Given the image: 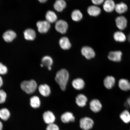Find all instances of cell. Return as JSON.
<instances>
[{
	"instance_id": "6da1fadb",
	"label": "cell",
	"mask_w": 130,
	"mask_h": 130,
	"mask_svg": "<svg viewBox=\"0 0 130 130\" xmlns=\"http://www.w3.org/2000/svg\"><path fill=\"white\" fill-rule=\"evenodd\" d=\"M69 78V73L66 69L60 70L57 73L55 80L62 91L66 90Z\"/></svg>"
},
{
	"instance_id": "7a4b0ae2",
	"label": "cell",
	"mask_w": 130,
	"mask_h": 130,
	"mask_svg": "<svg viewBox=\"0 0 130 130\" xmlns=\"http://www.w3.org/2000/svg\"><path fill=\"white\" fill-rule=\"evenodd\" d=\"M21 89L26 93L31 94L34 93L37 88V84L33 79L29 81H24L21 84Z\"/></svg>"
},
{
	"instance_id": "3957f363",
	"label": "cell",
	"mask_w": 130,
	"mask_h": 130,
	"mask_svg": "<svg viewBox=\"0 0 130 130\" xmlns=\"http://www.w3.org/2000/svg\"><path fill=\"white\" fill-rule=\"evenodd\" d=\"M94 122L91 119L85 117L81 119L80 121V126L84 130H89L93 127Z\"/></svg>"
},
{
	"instance_id": "277c9868",
	"label": "cell",
	"mask_w": 130,
	"mask_h": 130,
	"mask_svg": "<svg viewBox=\"0 0 130 130\" xmlns=\"http://www.w3.org/2000/svg\"><path fill=\"white\" fill-rule=\"evenodd\" d=\"M55 27L57 31L61 34H65L68 29V24L64 20H59L56 22Z\"/></svg>"
},
{
	"instance_id": "5b68a950",
	"label": "cell",
	"mask_w": 130,
	"mask_h": 130,
	"mask_svg": "<svg viewBox=\"0 0 130 130\" xmlns=\"http://www.w3.org/2000/svg\"><path fill=\"white\" fill-rule=\"evenodd\" d=\"M38 31L41 33H45L48 31L50 27V24L46 21H39L37 23Z\"/></svg>"
},
{
	"instance_id": "8992f818",
	"label": "cell",
	"mask_w": 130,
	"mask_h": 130,
	"mask_svg": "<svg viewBox=\"0 0 130 130\" xmlns=\"http://www.w3.org/2000/svg\"><path fill=\"white\" fill-rule=\"evenodd\" d=\"M81 53L86 59H90L95 57V53L92 48L88 46H85L82 48Z\"/></svg>"
},
{
	"instance_id": "52a82bcc",
	"label": "cell",
	"mask_w": 130,
	"mask_h": 130,
	"mask_svg": "<svg viewBox=\"0 0 130 130\" xmlns=\"http://www.w3.org/2000/svg\"><path fill=\"white\" fill-rule=\"evenodd\" d=\"M122 55V53L121 51H111L109 53L108 57L110 61L120 62L121 60Z\"/></svg>"
},
{
	"instance_id": "ba28073f",
	"label": "cell",
	"mask_w": 130,
	"mask_h": 130,
	"mask_svg": "<svg viewBox=\"0 0 130 130\" xmlns=\"http://www.w3.org/2000/svg\"><path fill=\"white\" fill-rule=\"evenodd\" d=\"M117 26L120 30H123L126 28L127 22L125 17L120 16L117 17L115 20Z\"/></svg>"
},
{
	"instance_id": "9c48e42d",
	"label": "cell",
	"mask_w": 130,
	"mask_h": 130,
	"mask_svg": "<svg viewBox=\"0 0 130 130\" xmlns=\"http://www.w3.org/2000/svg\"><path fill=\"white\" fill-rule=\"evenodd\" d=\"M43 118L45 123L48 125L53 123L56 119L54 114L52 112L50 111L45 112L43 113Z\"/></svg>"
},
{
	"instance_id": "30bf717a",
	"label": "cell",
	"mask_w": 130,
	"mask_h": 130,
	"mask_svg": "<svg viewBox=\"0 0 130 130\" xmlns=\"http://www.w3.org/2000/svg\"><path fill=\"white\" fill-rule=\"evenodd\" d=\"M102 105L101 102L97 99H94L90 103V108L94 112L97 113L101 110Z\"/></svg>"
},
{
	"instance_id": "8fae6325",
	"label": "cell",
	"mask_w": 130,
	"mask_h": 130,
	"mask_svg": "<svg viewBox=\"0 0 130 130\" xmlns=\"http://www.w3.org/2000/svg\"><path fill=\"white\" fill-rule=\"evenodd\" d=\"M16 33L14 31L9 30L3 34V37L5 41L9 43L12 41L16 38Z\"/></svg>"
},
{
	"instance_id": "7c38bea8",
	"label": "cell",
	"mask_w": 130,
	"mask_h": 130,
	"mask_svg": "<svg viewBox=\"0 0 130 130\" xmlns=\"http://www.w3.org/2000/svg\"><path fill=\"white\" fill-rule=\"evenodd\" d=\"M115 83V78L112 76H107L104 79V85L106 88L108 89H111L112 88Z\"/></svg>"
},
{
	"instance_id": "4fadbf2b",
	"label": "cell",
	"mask_w": 130,
	"mask_h": 130,
	"mask_svg": "<svg viewBox=\"0 0 130 130\" xmlns=\"http://www.w3.org/2000/svg\"><path fill=\"white\" fill-rule=\"evenodd\" d=\"M115 5L113 0H106L103 5V9L106 12H111L115 9Z\"/></svg>"
},
{
	"instance_id": "5bb4252c",
	"label": "cell",
	"mask_w": 130,
	"mask_h": 130,
	"mask_svg": "<svg viewBox=\"0 0 130 130\" xmlns=\"http://www.w3.org/2000/svg\"><path fill=\"white\" fill-rule=\"evenodd\" d=\"M24 35L25 39L28 41L33 40L36 37V33L35 30L30 28L26 29L24 31Z\"/></svg>"
},
{
	"instance_id": "9a60e30c",
	"label": "cell",
	"mask_w": 130,
	"mask_h": 130,
	"mask_svg": "<svg viewBox=\"0 0 130 130\" xmlns=\"http://www.w3.org/2000/svg\"><path fill=\"white\" fill-rule=\"evenodd\" d=\"M38 89L40 94L43 96H48L51 93L50 87L46 84L40 85L39 86Z\"/></svg>"
},
{
	"instance_id": "2e32d148",
	"label": "cell",
	"mask_w": 130,
	"mask_h": 130,
	"mask_svg": "<svg viewBox=\"0 0 130 130\" xmlns=\"http://www.w3.org/2000/svg\"><path fill=\"white\" fill-rule=\"evenodd\" d=\"M118 86L120 88L124 91L130 90V82L127 79H120L118 82Z\"/></svg>"
},
{
	"instance_id": "e0dca14e",
	"label": "cell",
	"mask_w": 130,
	"mask_h": 130,
	"mask_svg": "<svg viewBox=\"0 0 130 130\" xmlns=\"http://www.w3.org/2000/svg\"><path fill=\"white\" fill-rule=\"evenodd\" d=\"M62 121L64 123H69L70 122H74L75 118L73 113L70 112H66L61 115Z\"/></svg>"
},
{
	"instance_id": "ac0fdd59",
	"label": "cell",
	"mask_w": 130,
	"mask_h": 130,
	"mask_svg": "<svg viewBox=\"0 0 130 130\" xmlns=\"http://www.w3.org/2000/svg\"><path fill=\"white\" fill-rule=\"evenodd\" d=\"M72 85L75 89L77 90H80L83 89L85 84L84 81L80 78L74 79L72 83Z\"/></svg>"
},
{
	"instance_id": "d6986e66",
	"label": "cell",
	"mask_w": 130,
	"mask_h": 130,
	"mask_svg": "<svg viewBox=\"0 0 130 130\" xmlns=\"http://www.w3.org/2000/svg\"><path fill=\"white\" fill-rule=\"evenodd\" d=\"M59 44L60 46L64 50H69L71 47L69 39L66 37H63L60 39Z\"/></svg>"
},
{
	"instance_id": "ffe728a7",
	"label": "cell",
	"mask_w": 130,
	"mask_h": 130,
	"mask_svg": "<svg viewBox=\"0 0 130 130\" xmlns=\"http://www.w3.org/2000/svg\"><path fill=\"white\" fill-rule=\"evenodd\" d=\"M87 101V97L84 94H79L76 97V103L79 107H83L85 106Z\"/></svg>"
},
{
	"instance_id": "44dd1931",
	"label": "cell",
	"mask_w": 130,
	"mask_h": 130,
	"mask_svg": "<svg viewBox=\"0 0 130 130\" xmlns=\"http://www.w3.org/2000/svg\"><path fill=\"white\" fill-rule=\"evenodd\" d=\"M66 3L64 0H56L54 5V7L57 12H62L66 7Z\"/></svg>"
},
{
	"instance_id": "7402d4cb",
	"label": "cell",
	"mask_w": 130,
	"mask_h": 130,
	"mask_svg": "<svg viewBox=\"0 0 130 130\" xmlns=\"http://www.w3.org/2000/svg\"><path fill=\"white\" fill-rule=\"evenodd\" d=\"M87 12L90 16H97L100 15L101 13V10L96 6H91L88 8Z\"/></svg>"
},
{
	"instance_id": "603a6c76",
	"label": "cell",
	"mask_w": 130,
	"mask_h": 130,
	"mask_svg": "<svg viewBox=\"0 0 130 130\" xmlns=\"http://www.w3.org/2000/svg\"><path fill=\"white\" fill-rule=\"evenodd\" d=\"M115 9L118 13L122 14L127 11L128 7L124 3L121 2L115 5Z\"/></svg>"
},
{
	"instance_id": "cb8c5ba5",
	"label": "cell",
	"mask_w": 130,
	"mask_h": 130,
	"mask_svg": "<svg viewBox=\"0 0 130 130\" xmlns=\"http://www.w3.org/2000/svg\"><path fill=\"white\" fill-rule=\"evenodd\" d=\"M46 21L49 23H53L56 22L57 19V17L55 13L51 11H48L45 14Z\"/></svg>"
},
{
	"instance_id": "d4e9b609",
	"label": "cell",
	"mask_w": 130,
	"mask_h": 130,
	"mask_svg": "<svg viewBox=\"0 0 130 130\" xmlns=\"http://www.w3.org/2000/svg\"><path fill=\"white\" fill-rule=\"evenodd\" d=\"M42 62L43 66L46 67L49 70H51L53 63V60L51 57L48 56L44 57L42 59Z\"/></svg>"
},
{
	"instance_id": "484cf974",
	"label": "cell",
	"mask_w": 130,
	"mask_h": 130,
	"mask_svg": "<svg viewBox=\"0 0 130 130\" xmlns=\"http://www.w3.org/2000/svg\"><path fill=\"white\" fill-rule=\"evenodd\" d=\"M113 37L115 40L118 42H123L125 41L126 40L125 35L121 31L115 32L114 34Z\"/></svg>"
},
{
	"instance_id": "4316f807",
	"label": "cell",
	"mask_w": 130,
	"mask_h": 130,
	"mask_svg": "<svg viewBox=\"0 0 130 130\" xmlns=\"http://www.w3.org/2000/svg\"><path fill=\"white\" fill-rule=\"evenodd\" d=\"M41 102L40 98L36 96L31 98L30 104L32 108H39Z\"/></svg>"
},
{
	"instance_id": "83f0119b",
	"label": "cell",
	"mask_w": 130,
	"mask_h": 130,
	"mask_svg": "<svg viewBox=\"0 0 130 130\" xmlns=\"http://www.w3.org/2000/svg\"><path fill=\"white\" fill-rule=\"evenodd\" d=\"M71 17L73 21L79 22L82 19L83 14L79 10H75L71 13Z\"/></svg>"
},
{
	"instance_id": "f1b7e54d",
	"label": "cell",
	"mask_w": 130,
	"mask_h": 130,
	"mask_svg": "<svg viewBox=\"0 0 130 130\" xmlns=\"http://www.w3.org/2000/svg\"><path fill=\"white\" fill-rule=\"evenodd\" d=\"M120 117L124 123H128L130 122V113L128 110H123L120 114Z\"/></svg>"
},
{
	"instance_id": "f546056e",
	"label": "cell",
	"mask_w": 130,
	"mask_h": 130,
	"mask_svg": "<svg viewBox=\"0 0 130 130\" xmlns=\"http://www.w3.org/2000/svg\"><path fill=\"white\" fill-rule=\"evenodd\" d=\"M10 113L9 110L6 108L0 109V118L4 121H7L10 117Z\"/></svg>"
},
{
	"instance_id": "4dcf8cb0",
	"label": "cell",
	"mask_w": 130,
	"mask_h": 130,
	"mask_svg": "<svg viewBox=\"0 0 130 130\" xmlns=\"http://www.w3.org/2000/svg\"><path fill=\"white\" fill-rule=\"evenodd\" d=\"M7 95L4 90H0V104H3L5 102Z\"/></svg>"
},
{
	"instance_id": "1f68e13d",
	"label": "cell",
	"mask_w": 130,
	"mask_h": 130,
	"mask_svg": "<svg viewBox=\"0 0 130 130\" xmlns=\"http://www.w3.org/2000/svg\"><path fill=\"white\" fill-rule=\"evenodd\" d=\"M8 72V69L6 67L0 62V75L6 74Z\"/></svg>"
},
{
	"instance_id": "d6a6232c",
	"label": "cell",
	"mask_w": 130,
	"mask_h": 130,
	"mask_svg": "<svg viewBox=\"0 0 130 130\" xmlns=\"http://www.w3.org/2000/svg\"><path fill=\"white\" fill-rule=\"evenodd\" d=\"M46 130H59V129L57 125L53 123L48 125L47 127Z\"/></svg>"
},
{
	"instance_id": "836d02e7",
	"label": "cell",
	"mask_w": 130,
	"mask_h": 130,
	"mask_svg": "<svg viewBox=\"0 0 130 130\" xmlns=\"http://www.w3.org/2000/svg\"><path fill=\"white\" fill-rule=\"evenodd\" d=\"M104 1L105 0H92V3L96 5L102 4Z\"/></svg>"
},
{
	"instance_id": "e575fe53",
	"label": "cell",
	"mask_w": 130,
	"mask_h": 130,
	"mask_svg": "<svg viewBox=\"0 0 130 130\" xmlns=\"http://www.w3.org/2000/svg\"><path fill=\"white\" fill-rule=\"evenodd\" d=\"M3 81L2 78L0 76V88L3 85Z\"/></svg>"
},
{
	"instance_id": "d590c367",
	"label": "cell",
	"mask_w": 130,
	"mask_h": 130,
	"mask_svg": "<svg viewBox=\"0 0 130 130\" xmlns=\"http://www.w3.org/2000/svg\"><path fill=\"white\" fill-rule=\"evenodd\" d=\"M126 102L129 106L130 107V96L127 99Z\"/></svg>"
},
{
	"instance_id": "8d00e7d4",
	"label": "cell",
	"mask_w": 130,
	"mask_h": 130,
	"mask_svg": "<svg viewBox=\"0 0 130 130\" xmlns=\"http://www.w3.org/2000/svg\"><path fill=\"white\" fill-rule=\"evenodd\" d=\"M3 124L0 121V130H3Z\"/></svg>"
},
{
	"instance_id": "74e56055",
	"label": "cell",
	"mask_w": 130,
	"mask_h": 130,
	"mask_svg": "<svg viewBox=\"0 0 130 130\" xmlns=\"http://www.w3.org/2000/svg\"><path fill=\"white\" fill-rule=\"evenodd\" d=\"M41 3H44L47 1V0H38Z\"/></svg>"
},
{
	"instance_id": "f35d334b",
	"label": "cell",
	"mask_w": 130,
	"mask_h": 130,
	"mask_svg": "<svg viewBox=\"0 0 130 130\" xmlns=\"http://www.w3.org/2000/svg\"><path fill=\"white\" fill-rule=\"evenodd\" d=\"M128 40H129V41L130 42V34L129 36V37H128Z\"/></svg>"
},
{
	"instance_id": "ab89813d",
	"label": "cell",
	"mask_w": 130,
	"mask_h": 130,
	"mask_svg": "<svg viewBox=\"0 0 130 130\" xmlns=\"http://www.w3.org/2000/svg\"><path fill=\"white\" fill-rule=\"evenodd\" d=\"M40 66H41V67H43V64H41Z\"/></svg>"
},
{
	"instance_id": "60d3db41",
	"label": "cell",
	"mask_w": 130,
	"mask_h": 130,
	"mask_svg": "<svg viewBox=\"0 0 130 130\" xmlns=\"http://www.w3.org/2000/svg\"><path fill=\"white\" fill-rule=\"evenodd\" d=\"M129 130H130V129Z\"/></svg>"
}]
</instances>
